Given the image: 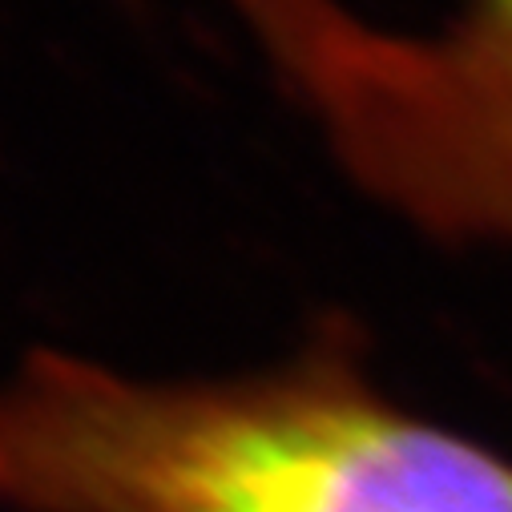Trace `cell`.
<instances>
[{
	"label": "cell",
	"mask_w": 512,
	"mask_h": 512,
	"mask_svg": "<svg viewBox=\"0 0 512 512\" xmlns=\"http://www.w3.org/2000/svg\"><path fill=\"white\" fill-rule=\"evenodd\" d=\"M13 512H512V456L408 412L351 343L150 383L37 351L0 383Z\"/></svg>",
	"instance_id": "cell-1"
},
{
	"label": "cell",
	"mask_w": 512,
	"mask_h": 512,
	"mask_svg": "<svg viewBox=\"0 0 512 512\" xmlns=\"http://www.w3.org/2000/svg\"><path fill=\"white\" fill-rule=\"evenodd\" d=\"M355 182L436 238L512 246V0L432 33L351 9L283 77Z\"/></svg>",
	"instance_id": "cell-2"
},
{
	"label": "cell",
	"mask_w": 512,
	"mask_h": 512,
	"mask_svg": "<svg viewBox=\"0 0 512 512\" xmlns=\"http://www.w3.org/2000/svg\"><path fill=\"white\" fill-rule=\"evenodd\" d=\"M226 5L259 41V49L279 61L311 33V25L331 9V0H226Z\"/></svg>",
	"instance_id": "cell-3"
}]
</instances>
